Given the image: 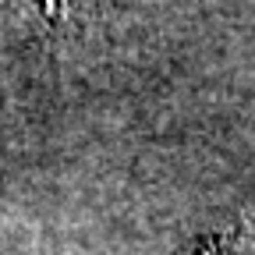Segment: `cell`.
<instances>
[{
    "label": "cell",
    "instance_id": "cell-1",
    "mask_svg": "<svg viewBox=\"0 0 255 255\" xmlns=\"http://www.w3.org/2000/svg\"><path fill=\"white\" fill-rule=\"evenodd\" d=\"M188 255H255V213H241L231 227L206 238Z\"/></svg>",
    "mask_w": 255,
    "mask_h": 255
},
{
    "label": "cell",
    "instance_id": "cell-2",
    "mask_svg": "<svg viewBox=\"0 0 255 255\" xmlns=\"http://www.w3.org/2000/svg\"><path fill=\"white\" fill-rule=\"evenodd\" d=\"M60 0H0V28H32L57 18Z\"/></svg>",
    "mask_w": 255,
    "mask_h": 255
}]
</instances>
